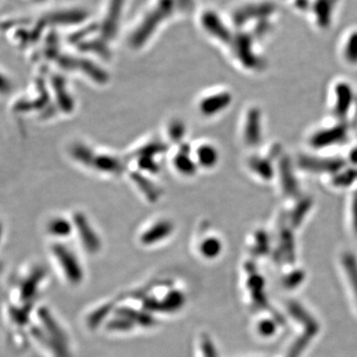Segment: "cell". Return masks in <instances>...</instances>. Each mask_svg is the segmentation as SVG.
I'll use <instances>...</instances> for the list:
<instances>
[{
    "label": "cell",
    "instance_id": "cell-14",
    "mask_svg": "<svg viewBox=\"0 0 357 357\" xmlns=\"http://www.w3.org/2000/svg\"><path fill=\"white\" fill-rule=\"evenodd\" d=\"M251 167L256 174H258L259 177L264 178V180H271L274 176L273 167L271 163L267 160L262 158H255L251 162Z\"/></svg>",
    "mask_w": 357,
    "mask_h": 357
},
{
    "label": "cell",
    "instance_id": "cell-11",
    "mask_svg": "<svg viewBox=\"0 0 357 357\" xmlns=\"http://www.w3.org/2000/svg\"><path fill=\"white\" fill-rule=\"evenodd\" d=\"M117 314L123 318L128 319L133 324H137L142 326H152L155 324L154 319L147 314V312L136 311L131 307H121L117 310Z\"/></svg>",
    "mask_w": 357,
    "mask_h": 357
},
{
    "label": "cell",
    "instance_id": "cell-5",
    "mask_svg": "<svg viewBox=\"0 0 357 357\" xmlns=\"http://www.w3.org/2000/svg\"><path fill=\"white\" fill-rule=\"evenodd\" d=\"M345 136H347L345 129L342 126H335V128L317 131L312 136L310 143L314 148L328 147L344 140Z\"/></svg>",
    "mask_w": 357,
    "mask_h": 357
},
{
    "label": "cell",
    "instance_id": "cell-18",
    "mask_svg": "<svg viewBox=\"0 0 357 357\" xmlns=\"http://www.w3.org/2000/svg\"><path fill=\"white\" fill-rule=\"evenodd\" d=\"M109 311L110 305H105V306L96 310V312H93V314L89 316V326H91V328H98V325L102 323V319L107 316Z\"/></svg>",
    "mask_w": 357,
    "mask_h": 357
},
{
    "label": "cell",
    "instance_id": "cell-8",
    "mask_svg": "<svg viewBox=\"0 0 357 357\" xmlns=\"http://www.w3.org/2000/svg\"><path fill=\"white\" fill-rule=\"evenodd\" d=\"M261 121H260V114L258 109H252L249 112L248 121L245 124V139L248 144L257 145L261 137Z\"/></svg>",
    "mask_w": 357,
    "mask_h": 357
},
{
    "label": "cell",
    "instance_id": "cell-9",
    "mask_svg": "<svg viewBox=\"0 0 357 357\" xmlns=\"http://www.w3.org/2000/svg\"><path fill=\"white\" fill-rule=\"evenodd\" d=\"M35 337L39 340L45 345L50 349L52 354L57 357H70L68 345L62 344L59 342L56 338L52 337L48 333L42 332L38 328L33 330Z\"/></svg>",
    "mask_w": 357,
    "mask_h": 357
},
{
    "label": "cell",
    "instance_id": "cell-13",
    "mask_svg": "<svg viewBox=\"0 0 357 357\" xmlns=\"http://www.w3.org/2000/svg\"><path fill=\"white\" fill-rule=\"evenodd\" d=\"M172 227L169 223H160L155 225L153 229L148 230L146 234L142 236V243L145 244H151L161 241L164 237L170 234Z\"/></svg>",
    "mask_w": 357,
    "mask_h": 357
},
{
    "label": "cell",
    "instance_id": "cell-12",
    "mask_svg": "<svg viewBox=\"0 0 357 357\" xmlns=\"http://www.w3.org/2000/svg\"><path fill=\"white\" fill-rule=\"evenodd\" d=\"M77 227H79V232H81L82 238H83L86 248L91 252L98 251L100 246V241H98L95 232L89 227V225H86L83 220H77Z\"/></svg>",
    "mask_w": 357,
    "mask_h": 357
},
{
    "label": "cell",
    "instance_id": "cell-16",
    "mask_svg": "<svg viewBox=\"0 0 357 357\" xmlns=\"http://www.w3.org/2000/svg\"><path fill=\"white\" fill-rule=\"evenodd\" d=\"M220 250H222V244L215 238L206 239L201 246L202 253L208 258L215 257L220 255Z\"/></svg>",
    "mask_w": 357,
    "mask_h": 357
},
{
    "label": "cell",
    "instance_id": "cell-17",
    "mask_svg": "<svg viewBox=\"0 0 357 357\" xmlns=\"http://www.w3.org/2000/svg\"><path fill=\"white\" fill-rule=\"evenodd\" d=\"M134 324L132 321H129L128 319L123 318L119 316V318L112 319L107 324V328L110 331H116V332H126V331H130L133 328Z\"/></svg>",
    "mask_w": 357,
    "mask_h": 357
},
{
    "label": "cell",
    "instance_id": "cell-2",
    "mask_svg": "<svg viewBox=\"0 0 357 357\" xmlns=\"http://www.w3.org/2000/svg\"><path fill=\"white\" fill-rule=\"evenodd\" d=\"M53 252L57 257L61 267L63 268L68 280L74 284L81 283L84 277L83 269L74 255L65 246L59 245V244L54 246Z\"/></svg>",
    "mask_w": 357,
    "mask_h": 357
},
{
    "label": "cell",
    "instance_id": "cell-22",
    "mask_svg": "<svg viewBox=\"0 0 357 357\" xmlns=\"http://www.w3.org/2000/svg\"><path fill=\"white\" fill-rule=\"evenodd\" d=\"M351 206L352 227L357 234V192L352 197Z\"/></svg>",
    "mask_w": 357,
    "mask_h": 357
},
{
    "label": "cell",
    "instance_id": "cell-15",
    "mask_svg": "<svg viewBox=\"0 0 357 357\" xmlns=\"http://www.w3.org/2000/svg\"><path fill=\"white\" fill-rule=\"evenodd\" d=\"M44 277V271L43 270H37L34 274L28 279L27 282H26L25 285H23L22 288V296L25 299H28V298L32 297L34 295L35 290L37 289V285L40 281L42 280V278Z\"/></svg>",
    "mask_w": 357,
    "mask_h": 357
},
{
    "label": "cell",
    "instance_id": "cell-19",
    "mask_svg": "<svg viewBox=\"0 0 357 357\" xmlns=\"http://www.w3.org/2000/svg\"><path fill=\"white\" fill-rule=\"evenodd\" d=\"M202 351H203V357H218L217 349L215 344L211 342L208 335H204L202 337Z\"/></svg>",
    "mask_w": 357,
    "mask_h": 357
},
{
    "label": "cell",
    "instance_id": "cell-3",
    "mask_svg": "<svg viewBox=\"0 0 357 357\" xmlns=\"http://www.w3.org/2000/svg\"><path fill=\"white\" fill-rule=\"evenodd\" d=\"M352 100H354V91L349 84L340 82L335 84L333 89V114L338 117L347 115L351 109Z\"/></svg>",
    "mask_w": 357,
    "mask_h": 357
},
{
    "label": "cell",
    "instance_id": "cell-21",
    "mask_svg": "<svg viewBox=\"0 0 357 357\" xmlns=\"http://www.w3.org/2000/svg\"><path fill=\"white\" fill-rule=\"evenodd\" d=\"M345 58L351 64L357 63V38L351 39V43L347 45Z\"/></svg>",
    "mask_w": 357,
    "mask_h": 357
},
{
    "label": "cell",
    "instance_id": "cell-4",
    "mask_svg": "<svg viewBox=\"0 0 357 357\" xmlns=\"http://www.w3.org/2000/svg\"><path fill=\"white\" fill-rule=\"evenodd\" d=\"M184 294L178 292V291H172L162 301L155 299L144 301V307L153 312H175L184 306Z\"/></svg>",
    "mask_w": 357,
    "mask_h": 357
},
{
    "label": "cell",
    "instance_id": "cell-10",
    "mask_svg": "<svg viewBox=\"0 0 357 357\" xmlns=\"http://www.w3.org/2000/svg\"><path fill=\"white\" fill-rule=\"evenodd\" d=\"M280 178L281 185L284 192L289 196H295L298 192V184L295 177H294L292 169L287 160H284L280 165Z\"/></svg>",
    "mask_w": 357,
    "mask_h": 357
},
{
    "label": "cell",
    "instance_id": "cell-1",
    "mask_svg": "<svg viewBox=\"0 0 357 357\" xmlns=\"http://www.w3.org/2000/svg\"><path fill=\"white\" fill-rule=\"evenodd\" d=\"M195 0H149L133 28V39L149 36L162 23L169 22L177 16H185L191 11Z\"/></svg>",
    "mask_w": 357,
    "mask_h": 357
},
{
    "label": "cell",
    "instance_id": "cell-23",
    "mask_svg": "<svg viewBox=\"0 0 357 357\" xmlns=\"http://www.w3.org/2000/svg\"><path fill=\"white\" fill-rule=\"evenodd\" d=\"M0 234H1V227H0Z\"/></svg>",
    "mask_w": 357,
    "mask_h": 357
},
{
    "label": "cell",
    "instance_id": "cell-20",
    "mask_svg": "<svg viewBox=\"0 0 357 357\" xmlns=\"http://www.w3.org/2000/svg\"><path fill=\"white\" fill-rule=\"evenodd\" d=\"M51 231L57 236H67L70 232V225L64 220H55L52 222Z\"/></svg>",
    "mask_w": 357,
    "mask_h": 357
},
{
    "label": "cell",
    "instance_id": "cell-7",
    "mask_svg": "<svg viewBox=\"0 0 357 357\" xmlns=\"http://www.w3.org/2000/svg\"><path fill=\"white\" fill-rule=\"evenodd\" d=\"M342 166L340 160H321L306 157L301 160V167L312 172H337Z\"/></svg>",
    "mask_w": 357,
    "mask_h": 357
},
{
    "label": "cell",
    "instance_id": "cell-6",
    "mask_svg": "<svg viewBox=\"0 0 357 357\" xmlns=\"http://www.w3.org/2000/svg\"><path fill=\"white\" fill-rule=\"evenodd\" d=\"M39 319L40 321L43 324L45 330L47 331V333L51 335L52 337L56 338L59 342H62L66 345H68L69 340H68L67 335H66L63 328H61L60 325L57 323L54 317L52 316L51 312L47 309H41L39 311Z\"/></svg>",
    "mask_w": 357,
    "mask_h": 357
}]
</instances>
